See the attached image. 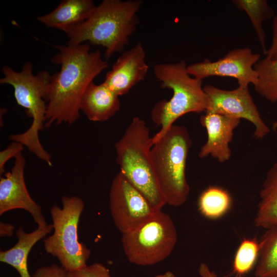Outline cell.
Here are the masks:
<instances>
[{
    "instance_id": "cell-1",
    "label": "cell",
    "mask_w": 277,
    "mask_h": 277,
    "mask_svg": "<svg viewBox=\"0 0 277 277\" xmlns=\"http://www.w3.org/2000/svg\"><path fill=\"white\" fill-rule=\"evenodd\" d=\"M56 47L59 52L51 61L60 65L61 69L51 75L45 127L53 124L71 125L76 122L86 90L108 67L100 51H91L87 43Z\"/></svg>"
},
{
    "instance_id": "cell-2",
    "label": "cell",
    "mask_w": 277,
    "mask_h": 277,
    "mask_svg": "<svg viewBox=\"0 0 277 277\" xmlns=\"http://www.w3.org/2000/svg\"><path fill=\"white\" fill-rule=\"evenodd\" d=\"M141 4L139 0H104L84 22L65 31L68 45L88 42L102 46L106 60L123 52L137 28Z\"/></svg>"
},
{
    "instance_id": "cell-3",
    "label": "cell",
    "mask_w": 277,
    "mask_h": 277,
    "mask_svg": "<svg viewBox=\"0 0 277 277\" xmlns=\"http://www.w3.org/2000/svg\"><path fill=\"white\" fill-rule=\"evenodd\" d=\"M2 72L4 76L0 79V84L12 86L16 103L32 119L31 126L26 131L11 134L9 139L22 143L38 159L51 166V156L44 148L38 136L45 127L51 75L44 70L34 75L30 62L24 64L20 71L5 66Z\"/></svg>"
},
{
    "instance_id": "cell-4",
    "label": "cell",
    "mask_w": 277,
    "mask_h": 277,
    "mask_svg": "<svg viewBox=\"0 0 277 277\" xmlns=\"http://www.w3.org/2000/svg\"><path fill=\"white\" fill-rule=\"evenodd\" d=\"M184 60L173 63L156 64L153 74L162 88L172 90L169 100H162L153 106L151 113L153 122L160 130L152 137V144L163 136L182 116L191 112L206 110L208 97L202 86L203 80L190 75Z\"/></svg>"
},
{
    "instance_id": "cell-5",
    "label": "cell",
    "mask_w": 277,
    "mask_h": 277,
    "mask_svg": "<svg viewBox=\"0 0 277 277\" xmlns=\"http://www.w3.org/2000/svg\"><path fill=\"white\" fill-rule=\"evenodd\" d=\"M152 137L144 120L133 117L115 144L116 161L120 171L159 211L166 204L153 169Z\"/></svg>"
},
{
    "instance_id": "cell-6",
    "label": "cell",
    "mask_w": 277,
    "mask_h": 277,
    "mask_svg": "<svg viewBox=\"0 0 277 277\" xmlns=\"http://www.w3.org/2000/svg\"><path fill=\"white\" fill-rule=\"evenodd\" d=\"M192 143L186 127L174 124L153 144V169L166 204L179 207L188 199L190 188L186 167Z\"/></svg>"
},
{
    "instance_id": "cell-7",
    "label": "cell",
    "mask_w": 277,
    "mask_h": 277,
    "mask_svg": "<svg viewBox=\"0 0 277 277\" xmlns=\"http://www.w3.org/2000/svg\"><path fill=\"white\" fill-rule=\"evenodd\" d=\"M62 207L56 205L50 209L53 234L44 240L46 252L56 258L67 271L87 265L91 251L78 239V225L84 210V201L76 196H64Z\"/></svg>"
},
{
    "instance_id": "cell-8",
    "label": "cell",
    "mask_w": 277,
    "mask_h": 277,
    "mask_svg": "<svg viewBox=\"0 0 277 277\" xmlns=\"http://www.w3.org/2000/svg\"><path fill=\"white\" fill-rule=\"evenodd\" d=\"M177 240V230L172 219L161 210L138 228L122 234V244L131 263L150 266L167 258Z\"/></svg>"
},
{
    "instance_id": "cell-9",
    "label": "cell",
    "mask_w": 277,
    "mask_h": 277,
    "mask_svg": "<svg viewBox=\"0 0 277 277\" xmlns=\"http://www.w3.org/2000/svg\"><path fill=\"white\" fill-rule=\"evenodd\" d=\"M109 208L114 225L122 234L138 228L157 211L120 171L111 183Z\"/></svg>"
},
{
    "instance_id": "cell-10",
    "label": "cell",
    "mask_w": 277,
    "mask_h": 277,
    "mask_svg": "<svg viewBox=\"0 0 277 277\" xmlns=\"http://www.w3.org/2000/svg\"><path fill=\"white\" fill-rule=\"evenodd\" d=\"M203 89L208 97L205 112L248 121L255 127V139L262 140L269 133L270 128L262 118L248 86L239 85L233 90H227L207 84Z\"/></svg>"
},
{
    "instance_id": "cell-11",
    "label": "cell",
    "mask_w": 277,
    "mask_h": 277,
    "mask_svg": "<svg viewBox=\"0 0 277 277\" xmlns=\"http://www.w3.org/2000/svg\"><path fill=\"white\" fill-rule=\"evenodd\" d=\"M260 60V54L253 53L250 48H237L229 51L216 61L205 59L188 65L187 69L190 75L198 79L231 77L238 81L239 86H248L250 84L254 86L258 80L254 66Z\"/></svg>"
},
{
    "instance_id": "cell-12",
    "label": "cell",
    "mask_w": 277,
    "mask_h": 277,
    "mask_svg": "<svg viewBox=\"0 0 277 277\" xmlns=\"http://www.w3.org/2000/svg\"><path fill=\"white\" fill-rule=\"evenodd\" d=\"M26 159L22 153L15 157L10 171L0 178V215L9 211L22 209L32 216L38 227L47 226L41 206L31 197L26 186L24 169Z\"/></svg>"
},
{
    "instance_id": "cell-13",
    "label": "cell",
    "mask_w": 277,
    "mask_h": 277,
    "mask_svg": "<svg viewBox=\"0 0 277 277\" xmlns=\"http://www.w3.org/2000/svg\"><path fill=\"white\" fill-rule=\"evenodd\" d=\"M141 43L124 51L106 74L104 83L119 96L130 90L147 76L149 66Z\"/></svg>"
},
{
    "instance_id": "cell-14",
    "label": "cell",
    "mask_w": 277,
    "mask_h": 277,
    "mask_svg": "<svg viewBox=\"0 0 277 277\" xmlns=\"http://www.w3.org/2000/svg\"><path fill=\"white\" fill-rule=\"evenodd\" d=\"M240 121L239 118L206 111L201 116L200 123L206 130L207 140L201 148L199 156L202 159L210 155L221 163L229 160L231 156L229 144Z\"/></svg>"
},
{
    "instance_id": "cell-15",
    "label": "cell",
    "mask_w": 277,
    "mask_h": 277,
    "mask_svg": "<svg viewBox=\"0 0 277 277\" xmlns=\"http://www.w3.org/2000/svg\"><path fill=\"white\" fill-rule=\"evenodd\" d=\"M119 96L103 82L91 83L81 101L80 110L88 120L93 122H105L112 117L120 109Z\"/></svg>"
},
{
    "instance_id": "cell-16",
    "label": "cell",
    "mask_w": 277,
    "mask_h": 277,
    "mask_svg": "<svg viewBox=\"0 0 277 277\" xmlns=\"http://www.w3.org/2000/svg\"><path fill=\"white\" fill-rule=\"evenodd\" d=\"M95 7L91 0H63L52 11L37 19L48 27L65 32L84 22Z\"/></svg>"
},
{
    "instance_id": "cell-17",
    "label": "cell",
    "mask_w": 277,
    "mask_h": 277,
    "mask_svg": "<svg viewBox=\"0 0 277 277\" xmlns=\"http://www.w3.org/2000/svg\"><path fill=\"white\" fill-rule=\"evenodd\" d=\"M53 229L52 224L44 228L38 227L33 231L26 233L23 227L16 231L17 243L11 248L0 252V261L14 268L21 277H32L28 271L27 260L34 245L44 238Z\"/></svg>"
},
{
    "instance_id": "cell-18",
    "label": "cell",
    "mask_w": 277,
    "mask_h": 277,
    "mask_svg": "<svg viewBox=\"0 0 277 277\" xmlns=\"http://www.w3.org/2000/svg\"><path fill=\"white\" fill-rule=\"evenodd\" d=\"M254 223L265 229L277 225V162L268 170L263 182Z\"/></svg>"
},
{
    "instance_id": "cell-19",
    "label": "cell",
    "mask_w": 277,
    "mask_h": 277,
    "mask_svg": "<svg viewBox=\"0 0 277 277\" xmlns=\"http://www.w3.org/2000/svg\"><path fill=\"white\" fill-rule=\"evenodd\" d=\"M259 243L255 277H277V225L266 229Z\"/></svg>"
},
{
    "instance_id": "cell-20",
    "label": "cell",
    "mask_w": 277,
    "mask_h": 277,
    "mask_svg": "<svg viewBox=\"0 0 277 277\" xmlns=\"http://www.w3.org/2000/svg\"><path fill=\"white\" fill-rule=\"evenodd\" d=\"M232 200L230 193L218 186H210L199 196V210L204 217L216 220L225 215L230 209Z\"/></svg>"
},
{
    "instance_id": "cell-21",
    "label": "cell",
    "mask_w": 277,
    "mask_h": 277,
    "mask_svg": "<svg viewBox=\"0 0 277 277\" xmlns=\"http://www.w3.org/2000/svg\"><path fill=\"white\" fill-rule=\"evenodd\" d=\"M232 2L236 8L245 12L248 16L265 54L267 51L266 35L263 23L274 16V10L266 0H233Z\"/></svg>"
},
{
    "instance_id": "cell-22",
    "label": "cell",
    "mask_w": 277,
    "mask_h": 277,
    "mask_svg": "<svg viewBox=\"0 0 277 277\" xmlns=\"http://www.w3.org/2000/svg\"><path fill=\"white\" fill-rule=\"evenodd\" d=\"M254 69L258 74L254 85L256 92L271 103L277 102V59H261L254 65Z\"/></svg>"
},
{
    "instance_id": "cell-23",
    "label": "cell",
    "mask_w": 277,
    "mask_h": 277,
    "mask_svg": "<svg viewBox=\"0 0 277 277\" xmlns=\"http://www.w3.org/2000/svg\"><path fill=\"white\" fill-rule=\"evenodd\" d=\"M259 242L244 239L241 241L234 255L233 269L238 275L248 273L256 265L259 255Z\"/></svg>"
},
{
    "instance_id": "cell-24",
    "label": "cell",
    "mask_w": 277,
    "mask_h": 277,
    "mask_svg": "<svg viewBox=\"0 0 277 277\" xmlns=\"http://www.w3.org/2000/svg\"><path fill=\"white\" fill-rule=\"evenodd\" d=\"M66 277H111L109 270L101 263L86 265L78 269L67 272Z\"/></svg>"
},
{
    "instance_id": "cell-25",
    "label": "cell",
    "mask_w": 277,
    "mask_h": 277,
    "mask_svg": "<svg viewBox=\"0 0 277 277\" xmlns=\"http://www.w3.org/2000/svg\"><path fill=\"white\" fill-rule=\"evenodd\" d=\"M24 149V145L16 141H13L6 149L0 152V175L5 171V165L7 162L12 157H15L22 153Z\"/></svg>"
},
{
    "instance_id": "cell-26",
    "label": "cell",
    "mask_w": 277,
    "mask_h": 277,
    "mask_svg": "<svg viewBox=\"0 0 277 277\" xmlns=\"http://www.w3.org/2000/svg\"><path fill=\"white\" fill-rule=\"evenodd\" d=\"M67 271L56 264L37 268L32 277H66Z\"/></svg>"
},
{
    "instance_id": "cell-27",
    "label": "cell",
    "mask_w": 277,
    "mask_h": 277,
    "mask_svg": "<svg viewBox=\"0 0 277 277\" xmlns=\"http://www.w3.org/2000/svg\"><path fill=\"white\" fill-rule=\"evenodd\" d=\"M272 34L271 45L267 49L265 55L266 58L275 60L277 59V14L273 17Z\"/></svg>"
},
{
    "instance_id": "cell-28",
    "label": "cell",
    "mask_w": 277,
    "mask_h": 277,
    "mask_svg": "<svg viewBox=\"0 0 277 277\" xmlns=\"http://www.w3.org/2000/svg\"><path fill=\"white\" fill-rule=\"evenodd\" d=\"M15 229V226L8 223L0 222V236L11 237L12 236Z\"/></svg>"
},
{
    "instance_id": "cell-29",
    "label": "cell",
    "mask_w": 277,
    "mask_h": 277,
    "mask_svg": "<svg viewBox=\"0 0 277 277\" xmlns=\"http://www.w3.org/2000/svg\"><path fill=\"white\" fill-rule=\"evenodd\" d=\"M198 271L202 277H217L216 274L211 271L209 266L204 263L200 264Z\"/></svg>"
},
{
    "instance_id": "cell-30",
    "label": "cell",
    "mask_w": 277,
    "mask_h": 277,
    "mask_svg": "<svg viewBox=\"0 0 277 277\" xmlns=\"http://www.w3.org/2000/svg\"><path fill=\"white\" fill-rule=\"evenodd\" d=\"M154 277H175V276L172 272L167 271L163 274H159Z\"/></svg>"
},
{
    "instance_id": "cell-31",
    "label": "cell",
    "mask_w": 277,
    "mask_h": 277,
    "mask_svg": "<svg viewBox=\"0 0 277 277\" xmlns=\"http://www.w3.org/2000/svg\"><path fill=\"white\" fill-rule=\"evenodd\" d=\"M272 128L275 132L277 137V121H274L272 123Z\"/></svg>"
}]
</instances>
